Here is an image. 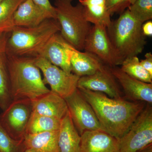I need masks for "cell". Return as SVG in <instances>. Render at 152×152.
I'll list each match as a JSON object with an SVG mask.
<instances>
[{"label": "cell", "instance_id": "6da1fadb", "mask_svg": "<svg viewBox=\"0 0 152 152\" xmlns=\"http://www.w3.org/2000/svg\"><path fill=\"white\" fill-rule=\"evenodd\" d=\"M92 107L102 130L118 140L126 132L146 103L109 97L103 93L78 88Z\"/></svg>", "mask_w": 152, "mask_h": 152}, {"label": "cell", "instance_id": "7a4b0ae2", "mask_svg": "<svg viewBox=\"0 0 152 152\" xmlns=\"http://www.w3.org/2000/svg\"><path fill=\"white\" fill-rule=\"evenodd\" d=\"M8 68L12 100L33 101L50 91L42 78L34 57L8 54Z\"/></svg>", "mask_w": 152, "mask_h": 152}, {"label": "cell", "instance_id": "3957f363", "mask_svg": "<svg viewBox=\"0 0 152 152\" xmlns=\"http://www.w3.org/2000/svg\"><path fill=\"white\" fill-rule=\"evenodd\" d=\"M142 23L135 19L128 9L112 21L107 31L115 53L121 65L127 58L141 53L147 43L142 30Z\"/></svg>", "mask_w": 152, "mask_h": 152}, {"label": "cell", "instance_id": "277c9868", "mask_svg": "<svg viewBox=\"0 0 152 152\" xmlns=\"http://www.w3.org/2000/svg\"><path fill=\"white\" fill-rule=\"evenodd\" d=\"M61 31L56 19H48L35 26H16L10 34L7 42L8 54L35 57L52 36Z\"/></svg>", "mask_w": 152, "mask_h": 152}, {"label": "cell", "instance_id": "5b68a950", "mask_svg": "<svg viewBox=\"0 0 152 152\" xmlns=\"http://www.w3.org/2000/svg\"><path fill=\"white\" fill-rule=\"evenodd\" d=\"M73 1L55 0L54 7L61 35L72 46L82 51L92 26L86 19L81 4L79 2L74 6Z\"/></svg>", "mask_w": 152, "mask_h": 152}, {"label": "cell", "instance_id": "8992f818", "mask_svg": "<svg viewBox=\"0 0 152 152\" xmlns=\"http://www.w3.org/2000/svg\"><path fill=\"white\" fill-rule=\"evenodd\" d=\"M118 140L121 152H138L152 144V104L147 103Z\"/></svg>", "mask_w": 152, "mask_h": 152}, {"label": "cell", "instance_id": "52a82bcc", "mask_svg": "<svg viewBox=\"0 0 152 152\" xmlns=\"http://www.w3.org/2000/svg\"><path fill=\"white\" fill-rule=\"evenodd\" d=\"M32 111L31 101L13 100L0 117V123L13 139L23 140Z\"/></svg>", "mask_w": 152, "mask_h": 152}, {"label": "cell", "instance_id": "ba28073f", "mask_svg": "<svg viewBox=\"0 0 152 152\" xmlns=\"http://www.w3.org/2000/svg\"><path fill=\"white\" fill-rule=\"evenodd\" d=\"M34 58L36 65L44 76V83L49 85L52 92L65 99L77 89L80 77L67 72L42 57L37 56Z\"/></svg>", "mask_w": 152, "mask_h": 152}, {"label": "cell", "instance_id": "9c48e42d", "mask_svg": "<svg viewBox=\"0 0 152 152\" xmlns=\"http://www.w3.org/2000/svg\"><path fill=\"white\" fill-rule=\"evenodd\" d=\"M64 99L73 123L80 135L86 131L102 130L92 107L77 88Z\"/></svg>", "mask_w": 152, "mask_h": 152}, {"label": "cell", "instance_id": "30bf717a", "mask_svg": "<svg viewBox=\"0 0 152 152\" xmlns=\"http://www.w3.org/2000/svg\"><path fill=\"white\" fill-rule=\"evenodd\" d=\"M83 50L95 55L110 67L121 65L105 27L92 26L85 40Z\"/></svg>", "mask_w": 152, "mask_h": 152}, {"label": "cell", "instance_id": "8fae6325", "mask_svg": "<svg viewBox=\"0 0 152 152\" xmlns=\"http://www.w3.org/2000/svg\"><path fill=\"white\" fill-rule=\"evenodd\" d=\"M77 88L102 93L113 99L124 98L110 67L106 65L92 75L80 77L78 82Z\"/></svg>", "mask_w": 152, "mask_h": 152}, {"label": "cell", "instance_id": "7c38bea8", "mask_svg": "<svg viewBox=\"0 0 152 152\" xmlns=\"http://www.w3.org/2000/svg\"><path fill=\"white\" fill-rule=\"evenodd\" d=\"M112 74L123 90L124 97L133 102L152 104V84L137 80L117 66L110 67Z\"/></svg>", "mask_w": 152, "mask_h": 152}, {"label": "cell", "instance_id": "4fadbf2b", "mask_svg": "<svg viewBox=\"0 0 152 152\" xmlns=\"http://www.w3.org/2000/svg\"><path fill=\"white\" fill-rule=\"evenodd\" d=\"M71 46L59 32L53 35L38 56L45 58L54 65L68 73L72 72L70 64Z\"/></svg>", "mask_w": 152, "mask_h": 152}, {"label": "cell", "instance_id": "5bb4252c", "mask_svg": "<svg viewBox=\"0 0 152 152\" xmlns=\"http://www.w3.org/2000/svg\"><path fill=\"white\" fill-rule=\"evenodd\" d=\"M80 152H121L119 140L103 131H86L81 135Z\"/></svg>", "mask_w": 152, "mask_h": 152}, {"label": "cell", "instance_id": "9a60e30c", "mask_svg": "<svg viewBox=\"0 0 152 152\" xmlns=\"http://www.w3.org/2000/svg\"><path fill=\"white\" fill-rule=\"evenodd\" d=\"M31 102L32 113L37 115L61 120L68 112L65 99L51 91Z\"/></svg>", "mask_w": 152, "mask_h": 152}, {"label": "cell", "instance_id": "2e32d148", "mask_svg": "<svg viewBox=\"0 0 152 152\" xmlns=\"http://www.w3.org/2000/svg\"><path fill=\"white\" fill-rule=\"evenodd\" d=\"M71 50L72 72L80 77L92 75L105 65L92 54L79 50L72 46Z\"/></svg>", "mask_w": 152, "mask_h": 152}, {"label": "cell", "instance_id": "e0dca14e", "mask_svg": "<svg viewBox=\"0 0 152 152\" xmlns=\"http://www.w3.org/2000/svg\"><path fill=\"white\" fill-rule=\"evenodd\" d=\"M49 18L46 13L32 0H25L14 13L15 27L35 26Z\"/></svg>", "mask_w": 152, "mask_h": 152}, {"label": "cell", "instance_id": "ac0fdd59", "mask_svg": "<svg viewBox=\"0 0 152 152\" xmlns=\"http://www.w3.org/2000/svg\"><path fill=\"white\" fill-rule=\"evenodd\" d=\"M10 33L0 34V107L3 110L12 102L8 68L7 42Z\"/></svg>", "mask_w": 152, "mask_h": 152}, {"label": "cell", "instance_id": "d6986e66", "mask_svg": "<svg viewBox=\"0 0 152 152\" xmlns=\"http://www.w3.org/2000/svg\"><path fill=\"white\" fill-rule=\"evenodd\" d=\"M81 135L74 125L69 112L61 120L58 134L60 152H80Z\"/></svg>", "mask_w": 152, "mask_h": 152}, {"label": "cell", "instance_id": "ffe728a7", "mask_svg": "<svg viewBox=\"0 0 152 152\" xmlns=\"http://www.w3.org/2000/svg\"><path fill=\"white\" fill-rule=\"evenodd\" d=\"M79 2L83 7L85 17L90 23L106 28L110 24L111 16L106 0H79Z\"/></svg>", "mask_w": 152, "mask_h": 152}, {"label": "cell", "instance_id": "44dd1931", "mask_svg": "<svg viewBox=\"0 0 152 152\" xmlns=\"http://www.w3.org/2000/svg\"><path fill=\"white\" fill-rule=\"evenodd\" d=\"M58 131L26 134L24 141L26 148L35 152H60L58 142Z\"/></svg>", "mask_w": 152, "mask_h": 152}, {"label": "cell", "instance_id": "7402d4cb", "mask_svg": "<svg viewBox=\"0 0 152 152\" xmlns=\"http://www.w3.org/2000/svg\"><path fill=\"white\" fill-rule=\"evenodd\" d=\"M61 120L32 113L28 124L26 134H35L58 130Z\"/></svg>", "mask_w": 152, "mask_h": 152}, {"label": "cell", "instance_id": "603a6c76", "mask_svg": "<svg viewBox=\"0 0 152 152\" xmlns=\"http://www.w3.org/2000/svg\"><path fill=\"white\" fill-rule=\"evenodd\" d=\"M25 0H4L0 3V34L10 33L15 27L14 13Z\"/></svg>", "mask_w": 152, "mask_h": 152}, {"label": "cell", "instance_id": "cb8c5ba5", "mask_svg": "<svg viewBox=\"0 0 152 152\" xmlns=\"http://www.w3.org/2000/svg\"><path fill=\"white\" fill-rule=\"evenodd\" d=\"M121 69L137 80L152 84V76L143 67L137 56L127 58L122 63Z\"/></svg>", "mask_w": 152, "mask_h": 152}, {"label": "cell", "instance_id": "d4e9b609", "mask_svg": "<svg viewBox=\"0 0 152 152\" xmlns=\"http://www.w3.org/2000/svg\"><path fill=\"white\" fill-rule=\"evenodd\" d=\"M133 17L144 23L152 19V0H137L128 8Z\"/></svg>", "mask_w": 152, "mask_h": 152}, {"label": "cell", "instance_id": "484cf974", "mask_svg": "<svg viewBox=\"0 0 152 152\" xmlns=\"http://www.w3.org/2000/svg\"><path fill=\"white\" fill-rule=\"evenodd\" d=\"M26 149L24 140L13 139L0 123V152H25Z\"/></svg>", "mask_w": 152, "mask_h": 152}, {"label": "cell", "instance_id": "4316f807", "mask_svg": "<svg viewBox=\"0 0 152 152\" xmlns=\"http://www.w3.org/2000/svg\"><path fill=\"white\" fill-rule=\"evenodd\" d=\"M106 2L111 16L122 13L130 5L129 0H106Z\"/></svg>", "mask_w": 152, "mask_h": 152}, {"label": "cell", "instance_id": "83f0119b", "mask_svg": "<svg viewBox=\"0 0 152 152\" xmlns=\"http://www.w3.org/2000/svg\"><path fill=\"white\" fill-rule=\"evenodd\" d=\"M32 1L46 13L49 18L56 19V14L55 7L52 5L49 0Z\"/></svg>", "mask_w": 152, "mask_h": 152}, {"label": "cell", "instance_id": "f1b7e54d", "mask_svg": "<svg viewBox=\"0 0 152 152\" xmlns=\"http://www.w3.org/2000/svg\"><path fill=\"white\" fill-rule=\"evenodd\" d=\"M145 59L140 61L141 64L147 72L152 76V54L151 52L147 53L145 55Z\"/></svg>", "mask_w": 152, "mask_h": 152}, {"label": "cell", "instance_id": "f546056e", "mask_svg": "<svg viewBox=\"0 0 152 152\" xmlns=\"http://www.w3.org/2000/svg\"><path fill=\"white\" fill-rule=\"evenodd\" d=\"M142 30L144 35L146 37H152V21L151 20L145 22L142 26Z\"/></svg>", "mask_w": 152, "mask_h": 152}, {"label": "cell", "instance_id": "4dcf8cb0", "mask_svg": "<svg viewBox=\"0 0 152 152\" xmlns=\"http://www.w3.org/2000/svg\"><path fill=\"white\" fill-rule=\"evenodd\" d=\"M138 152H152V144L146 147L143 149Z\"/></svg>", "mask_w": 152, "mask_h": 152}, {"label": "cell", "instance_id": "1f68e13d", "mask_svg": "<svg viewBox=\"0 0 152 152\" xmlns=\"http://www.w3.org/2000/svg\"><path fill=\"white\" fill-rule=\"evenodd\" d=\"M25 152H35L32 149L26 148Z\"/></svg>", "mask_w": 152, "mask_h": 152}, {"label": "cell", "instance_id": "d6a6232c", "mask_svg": "<svg viewBox=\"0 0 152 152\" xmlns=\"http://www.w3.org/2000/svg\"><path fill=\"white\" fill-rule=\"evenodd\" d=\"M137 0H129L130 3V5L133 4V3L135 2Z\"/></svg>", "mask_w": 152, "mask_h": 152}, {"label": "cell", "instance_id": "836d02e7", "mask_svg": "<svg viewBox=\"0 0 152 152\" xmlns=\"http://www.w3.org/2000/svg\"><path fill=\"white\" fill-rule=\"evenodd\" d=\"M3 1H4V0H0V3L1 2Z\"/></svg>", "mask_w": 152, "mask_h": 152}]
</instances>
